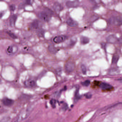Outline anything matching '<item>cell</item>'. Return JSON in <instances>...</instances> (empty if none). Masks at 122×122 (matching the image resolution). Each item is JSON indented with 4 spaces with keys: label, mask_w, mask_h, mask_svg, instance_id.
<instances>
[{
    "label": "cell",
    "mask_w": 122,
    "mask_h": 122,
    "mask_svg": "<svg viewBox=\"0 0 122 122\" xmlns=\"http://www.w3.org/2000/svg\"><path fill=\"white\" fill-rule=\"evenodd\" d=\"M49 50L52 53H55L57 52V49L53 45H50L49 46Z\"/></svg>",
    "instance_id": "17"
},
{
    "label": "cell",
    "mask_w": 122,
    "mask_h": 122,
    "mask_svg": "<svg viewBox=\"0 0 122 122\" xmlns=\"http://www.w3.org/2000/svg\"><path fill=\"white\" fill-rule=\"evenodd\" d=\"M79 4V2L77 0L73 1H68L66 3L67 7L69 8L76 7L78 6Z\"/></svg>",
    "instance_id": "7"
},
{
    "label": "cell",
    "mask_w": 122,
    "mask_h": 122,
    "mask_svg": "<svg viewBox=\"0 0 122 122\" xmlns=\"http://www.w3.org/2000/svg\"><path fill=\"white\" fill-rule=\"evenodd\" d=\"M99 87L102 90H108L112 89V86L110 84H108L106 83L102 82L101 83L99 86Z\"/></svg>",
    "instance_id": "10"
},
{
    "label": "cell",
    "mask_w": 122,
    "mask_h": 122,
    "mask_svg": "<svg viewBox=\"0 0 122 122\" xmlns=\"http://www.w3.org/2000/svg\"><path fill=\"white\" fill-rule=\"evenodd\" d=\"M53 9L56 12H60L63 9V7L60 3L58 2H56L53 5Z\"/></svg>",
    "instance_id": "9"
},
{
    "label": "cell",
    "mask_w": 122,
    "mask_h": 122,
    "mask_svg": "<svg viewBox=\"0 0 122 122\" xmlns=\"http://www.w3.org/2000/svg\"><path fill=\"white\" fill-rule=\"evenodd\" d=\"M31 0H26L25 3L26 5H30L31 4Z\"/></svg>",
    "instance_id": "28"
},
{
    "label": "cell",
    "mask_w": 122,
    "mask_h": 122,
    "mask_svg": "<svg viewBox=\"0 0 122 122\" xmlns=\"http://www.w3.org/2000/svg\"><path fill=\"white\" fill-rule=\"evenodd\" d=\"M28 115L29 113L27 112V111L25 112H23L19 116L18 118V121H20L24 120V119L28 117Z\"/></svg>",
    "instance_id": "14"
},
{
    "label": "cell",
    "mask_w": 122,
    "mask_h": 122,
    "mask_svg": "<svg viewBox=\"0 0 122 122\" xmlns=\"http://www.w3.org/2000/svg\"><path fill=\"white\" fill-rule=\"evenodd\" d=\"M85 95V97L87 99H90L92 97V95L91 94H87Z\"/></svg>",
    "instance_id": "27"
},
{
    "label": "cell",
    "mask_w": 122,
    "mask_h": 122,
    "mask_svg": "<svg viewBox=\"0 0 122 122\" xmlns=\"http://www.w3.org/2000/svg\"><path fill=\"white\" fill-rule=\"evenodd\" d=\"M67 24L71 27H75L77 25V23L71 18H69L66 22Z\"/></svg>",
    "instance_id": "11"
},
{
    "label": "cell",
    "mask_w": 122,
    "mask_h": 122,
    "mask_svg": "<svg viewBox=\"0 0 122 122\" xmlns=\"http://www.w3.org/2000/svg\"><path fill=\"white\" fill-rule=\"evenodd\" d=\"M38 34L40 37H43L44 35V32L43 31V30H40Z\"/></svg>",
    "instance_id": "26"
},
{
    "label": "cell",
    "mask_w": 122,
    "mask_h": 122,
    "mask_svg": "<svg viewBox=\"0 0 122 122\" xmlns=\"http://www.w3.org/2000/svg\"><path fill=\"white\" fill-rule=\"evenodd\" d=\"M81 70L83 74H86V67L84 65H82L81 66Z\"/></svg>",
    "instance_id": "23"
},
{
    "label": "cell",
    "mask_w": 122,
    "mask_h": 122,
    "mask_svg": "<svg viewBox=\"0 0 122 122\" xmlns=\"http://www.w3.org/2000/svg\"><path fill=\"white\" fill-rule=\"evenodd\" d=\"M67 38L66 36L64 35H60L55 37L53 39V41L55 43L58 44L65 41Z\"/></svg>",
    "instance_id": "5"
},
{
    "label": "cell",
    "mask_w": 122,
    "mask_h": 122,
    "mask_svg": "<svg viewBox=\"0 0 122 122\" xmlns=\"http://www.w3.org/2000/svg\"><path fill=\"white\" fill-rule=\"evenodd\" d=\"M118 81H120V82H122V79H118Z\"/></svg>",
    "instance_id": "30"
},
{
    "label": "cell",
    "mask_w": 122,
    "mask_h": 122,
    "mask_svg": "<svg viewBox=\"0 0 122 122\" xmlns=\"http://www.w3.org/2000/svg\"><path fill=\"white\" fill-rule=\"evenodd\" d=\"M3 104L5 106L10 107L14 104V101L7 97H5L2 100Z\"/></svg>",
    "instance_id": "6"
},
{
    "label": "cell",
    "mask_w": 122,
    "mask_h": 122,
    "mask_svg": "<svg viewBox=\"0 0 122 122\" xmlns=\"http://www.w3.org/2000/svg\"><path fill=\"white\" fill-rule=\"evenodd\" d=\"M38 17L42 21L45 22H48L51 19L50 15L46 12H42L38 14Z\"/></svg>",
    "instance_id": "1"
},
{
    "label": "cell",
    "mask_w": 122,
    "mask_h": 122,
    "mask_svg": "<svg viewBox=\"0 0 122 122\" xmlns=\"http://www.w3.org/2000/svg\"><path fill=\"white\" fill-rule=\"evenodd\" d=\"M80 41L81 44L82 45H86L89 43L90 40L87 37H82L81 38Z\"/></svg>",
    "instance_id": "16"
},
{
    "label": "cell",
    "mask_w": 122,
    "mask_h": 122,
    "mask_svg": "<svg viewBox=\"0 0 122 122\" xmlns=\"http://www.w3.org/2000/svg\"><path fill=\"white\" fill-rule=\"evenodd\" d=\"M25 85L29 88H33L36 85V82L35 81L32 79H29L26 81L24 82Z\"/></svg>",
    "instance_id": "8"
},
{
    "label": "cell",
    "mask_w": 122,
    "mask_h": 122,
    "mask_svg": "<svg viewBox=\"0 0 122 122\" xmlns=\"http://www.w3.org/2000/svg\"><path fill=\"white\" fill-rule=\"evenodd\" d=\"M75 97L76 99H78L79 98V95H78V90L77 91L76 93Z\"/></svg>",
    "instance_id": "29"
},
{
    "label": "cell",
    "mask_w": 122,
    "mask_h": 122,
    "mask_svg": "<svg viewBox=\"0 0 122 122\" xmlns=\"http://www.w3.org/2000/svg\"><path fill=\"white\" fill-rule=\"evenodd\" d=\"M9 9L10 11L13 12V11H14L15 10V5H10V6Z\"/></svg>",
    "instance_id": "24"
},
{
    "label": "cell",
    "mask_w": 122,
    "mask_h": 122,
    "mask_svg": "<svg viewBox=\"0 0 122 122\" xmlns=\"http://www.w3.org/2000/svg\"><path fill=\"white\" fill-rule=\"evenodd\" d=\"M18 47L14 45H12L8 47L6 50V52L8 55L12 56L18 52Z\"/></svg>",
    "instance_id": "3"
},
{
    "label": "cell",
    "mask_w": 122,
    "mask_h": 122,
    "mask_svg": "<svg viewBox=\"0 0 122 122\" xmlns=\"http://www.w3.org/2000/svg\"><path fill=\"white\" fill-rule=\"evenodd\" d=\"M119 57L117 55H114L113 57V59H112V63L113 64H116L118 61Z\"/></svg>",
    "instance_id": "18"
},
{
    "label": "cell",
    "mask_w": 122,
    "mask_h": 122,
    "mask_svg": "<svg viewBox=\"0 0 122 122\" xmlns=\"http://www.w3.org/2000/svg\"><path fill=\"white\" fill-rule=\"evenodd\" d=\"M90 1L95 4H99L100 2V0H90Z\"/></svg>",
    "instance_id": "25"
},
{
    "label": "cell",
    "mask_w": 122,
    "mask_h": 122,
    "mask_svg": "<svg viewBox=\"0 0 122 122\" xmlns=\"http://www.w3.org/2000/svg\"><path fill=\"white\" fill-rule=\"evenodd\" d=\"M17 19V16L15 15H13L11 16L9 20V24L10 26L12 27L14 26Z\"/></svg>",
    "instance_id": "12"
},
{
    "label": "cell",
    "mask_w": 122,
    "mask_h": 122,
    "mask_svg": "<svg viewBox=\"0 0 122 122\" xmlns=\"http://www.w3.org/2000/svg\"><path fill=\"white\" fill-rule=\"evenodd\" d=\"M56 100L54 99H52L50 100V104L53 108H55L56 107Z\"/></svg>",
    "instance_id": "22"
},
{
    "label": "cell",
    "mask_w": 122,
    "mask_h": 122,
    "mask_svg": "<svg viewBox=\"0 0 122 122\" xmlns=\"http://www.w3.org/2000/svg\"><path fill=\"white\" fill-rule=\"evenodd\" d=\"M109 22L111 24L116 26L122 25V19L119 17H112L110 18Z\"/></svg>",
    "instance_id": "4"
},
{
    "label": "cell",
    "mask_w": 122,
    "mask_h": 122,
    "mask_svg": "<svg viewBox=\"0 0 122 122\" xmlns=\"http://www.w3.org/2000/svg\"><path fill=\"white\" fill-rule=\"evenodd\" d=\"M117 38L114 35H110L107 38V41L108 42L111 43H114L117 41Z\"/></svg>",
    "instance_id": "13"
},
{
    "label": "cell",
    "mask_w": 122,
    "mask_h": 122,
    "mask_svg": "<svg viewBox=\"0 0 122 122\" xmlns=\"http://www.w3.org/2000/svg\"><path fill=\"white\" fill-rule=\"evenodd\" d=\"M8 34L9 36L10 37L13 38V39H15L17 38V36L15 35V34H14L13 33H12V32H8Z\"/></svg>",
    "instance_id": "21"
},
{
    "label": "cell",
    "mask_w": 122,
    "mask_h": 122,
    "mask_svg": "<svg viewBox=\"0 0 122 122\" xmlns=\"http://www.w3.org/2000/svg\"></svg>",
    "instance_id": "31"
},
{
    "label": "cell",
    "mask_w": 122,
    "mask_h": 122,
    "mask_svg": "<svg viewBox=\"0 0 122 122\" xmlns=\"http://www.w3.org/2000/svg\"><path fill=\"white\" fill-rule=\"evenodd\" d=\"M118 70L116 69H113L110 71V73L112 75H116L117 73H118Z\"/></svg>",
    "instance_id": "19"
},
{
    "label": "cell",
    "mask_w": 122,
    "mask_h": 122,
    "mask_svg": "<svg viewBox=\"0 0 122 122\" xmlns=\"http://www.w3.org/2000/svg\"><path fill=\"white\" fill-rule=\"evenodd\" d=\"M90 81L89 80H87L85 81L84 82H82V85L83 86H89L90 84Z\"/></svg>",
    "instance_id": "20"
},
{
    "label": "cell",
    "mask_w": 122,
    "mask_h": 122,
    "mask_svg": "<svg viewBox=\"0 0 122 122\" xmlns=\"http://www.w3.org/2000/svg\"><path fill=\"white\" fill-rule=\"evenodd\" d=\"M40 22L37 20H34L31 24L32 27L33 28L37 29L39 27Z\"/></svg>",
    "instance_id": "15"
},
{
    "label": "cell",
    "mask_w": 122,
    "mask_h": 122,
    "mask_svg": "<svg viewBox=\"0 0 122 122\" xmlns=\"http://www.w3.org/2000/svg\"><path fill=\"white\" fill-rule=\"evenodd\" d=\"M75 68V64L72 62H67L64 66L65 71L68 73L72 72L74 71Z\"/></svg>",
    "instance_id": "2"
}]
</instances>
